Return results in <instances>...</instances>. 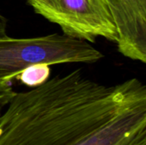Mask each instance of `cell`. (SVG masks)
I'll return each mask as SVG.
<instances>
[{
	"instance_id": "obj_1",
	"label": "cell",
	"mask_w": 146,
	"mask_h": 145,
	"mask_svg": "<svg viewBox=\"0 0 146 145\" xmlns=\"http://www.w3.org/2000/svg\"><path fill=\"white\" fill-rule=\"evenodd\" d=\"M0 145H146V86L98 83L80 69L15 92L0 115Z\"/></svg>"
},
{
	"instance_id": "obj_2",
	"label": "cell",
	"mask_w": 146,
	"mask_h": 145,
	"mask_svg": "<svg viewBox=\"0 0 146 145\" xmlns=\"http://www.w3.org/2000/svg\"><path fill=\"white\" fill-rule=\"evenodd\" d=\"M104 54L86 41L58 33L15 38H0V82L13 78L33 64L94 63Z\"/></svg>"
},
{
	"instance_id": "obj_3",
	"label": "cell",
	"mask_w": 146,
	"mask_h": 145,
	"mask_svg": "<svg viewBox=\"0 0 146 145\" xmlns=\"http://www.w3.org/2000/svg\"><path fill=\"white\" fill-rule=\"evenodd\" d=\"M38 14L57 24L64 35L88 42L98 37L117 40V30L104 0H26Z\"/></svg>"
},
{
	"instance_id": "obj_4",
	"label": "cell",
	"mask_w": 146,
	"mask_h": 145,
	"mask_svg": "<svg viewBox=\"0 0 146 145\" xmlns=\"http://www.w3.org/2000/svg\"><path fill=\"white\" fill-rule=\"evenodd\" d=\"M117 30L119 52L146 63V0H104Z\"/></svg>"
},
{
	"instance_id": "obj_5",
	"label": "cell",
	"mask_w": 146,
	"mask_h": 145,
	"mask_svg": "<svg viewBox=\"0 0 146 145\" xmlns=\"http://www.w3.org/2000/svg\"><path fill=\"white\" fill-rule=\"evenodd\" d=\"M50 66L39 63L27 67L21 72L16 78L21 80L22 84L30 87H35L45 82L50 78Z\"/></svg>"
},
{
	"instance_id": "obj_6",
	"label": "cell",
	"mask_w": 146,
	"mask_h": 145,
	"mask_svg": "<svg viewBox=\"0 0 146 145\" xmlns=\"http://www.w3.org/2000/svg\"><path fill=\"white\" fill-rule=\"evenodd\" d=\"M15 91L13 90L11 81H2L0 82V115L9 104Z\"/></svg>"
},
{
	"instance_id": "obj_7",
	"label": "cell",
	"mask_w": 146,
	"mask_h": 145,
	"mask_svg": "<svg viewBox=\"0 0 146 145\" xmlns=\"http://www.w3.org/2000/svg\"><path fill=\"white\" fill-rule=\"evenodd\" d=\"M7 19L0 11V38L7 36L6 28H7Z\"/></svg>"
}]
</instances>
